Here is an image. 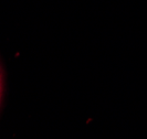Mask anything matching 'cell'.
I'll return each mask as SVG.
<instances>
[{
  "label": "cell",
  "instance_id": "6da1fadb",
  "mask_svg": "<svg viewBox=\"0 0 147 139\" xmlns=\"http://www.w3.org/2000/svg\"><path fill=\"white\" fill-rule=\"evenodd\" d=\"M1 94H2V75L0 72V101H1Z\"/></svg>",
  "mask_w": 147,
  "mask_h": 139
}]
</instances>
